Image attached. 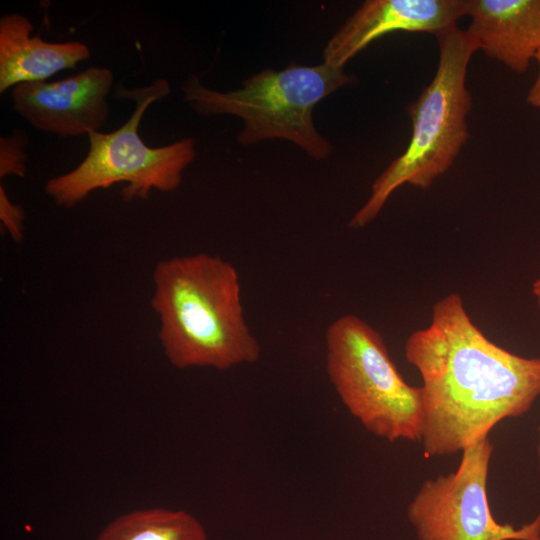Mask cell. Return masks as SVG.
<instances>
[{
    "label": "cell",
    "instance_id": "cell-1",
    "mask_svg": "<svg viewBox=\"0 0 540 540\" xmlns=\"http://www.w3.org/2000/svg\"><path fill=\"white\" fill-rule=\"evenodd\" d=\"M404 354L422 380L420 442L427 457L462 452L540 397V357L491 341L458 293L435 302L430 323L409 335Z\"/></svg>",
    "mask_w": 540,
    "mask_h": 540
},
{
    "label": "cell",
    "instance_id": "cell-2",
    "mask_svg": "<svg viewBox=\"0 0 540 540\" xmlns=\"http://www.w3.org/2000/svg\"><path fill=\"white\" fill-rule=\"evenodd\" d=\"M152 277L151 306L171 365L227 370L260 358L245 321L239 274L229 261L207 253L173 257L159 261Z\"/></svg>",
    "mask_w": 540,
    "mask_h": 540
},
{
    "label": "cell",
    "instance_id": "cell-3",
    "mask_svg": "<svg viewBox=\"0 0 540 540\" xmlns=\"http://www.w3.org/2000/svg\"><path fill=\"white\" fill-rule=\"evenodd\" d=\"M435 36L438 66L431 82L408 106L412 122L409 143L375 179L369 198L349 222L351 228H362L374 220L402 185L429 188L452 166L469 138L466 118L472 96L466 87V74L478 46L457 25Z\"/></svg>",
    "mask_w": 540,
    "mask_h": 540
},
{
    "label": "cell",
    "instance_id": "cell-4",
    "mask_svg": "<svg viewBox=\"0 0 540 540\" xmlns=\"http://www.w3.org/2000/svg\"><path fill=\"white\" fill-rule=\"evenodd\" d=\"M351 81L344 68L323 61L314 66L291 63L281 70L264 69L231 91L210 89L190 75L181 90L183 99L200 116L240 118L243 128L237 141L241 145L283 139L309 157L324 160L331 155L332 145L315 127L313 110Z\"/></svg>",
    "mask_w": 540,
    "mask_h": 540
},
{
    "label": "cell",
    "instance_id": "cell-5",
    "mask_svg": "<svg viewBox=\"0 0 540 540\" xmlns=\"http://www.w3.org/2000/svg\"><path fill=\"white\" fill-rule=\"evenodd\" d=\"M118 98L133 99L136 108L130 118L110 133L90 132L84 160L70 172L50 178L45 192L61 207L71 208L97 189L125 182L124 201L146 199L152 190L171 192L196 157V141L184 138L161 147H150L139 135L141 119L148 107L171 93L162 78L134 90L119 87Z\"/></svg>",
    "mask_w": 540,
    "mask_h": 540
},
{
    "label": "cell",
    "instance_id": "cell-6",
    "mask_svg": "<svg viewBox=\"0 0 540 540\" xmlns=\"http://www.w3.org/2000/svg\"><path fill=\"white\" fill-rule=\"evenodd\" d=\"M326 371L348 412L366 431L390 442H420V387L405 381L380 333L346 314L326 331Z\"/></svg>",
    "mask_w": 540,
    "mask_h": 540
},
{
    "label": "cell",
    "instance_id": "cell-7",
    "mask_svg": "<svg viewBox=\"0 0 540 540\" xmlns=\"http://www.w3.org/2000/svg\"><path fill=\"white\" fill-rule=\"evenodd\" d=\"M493 450L483 437L461 452L456 471L422 483L407 508L419 540H540V513L520 528L493 517L487 492Z\"/></svg>",
    "mask_w": 540,
    "mask_h": 540
},
{
    "label": "cell",
    "instance_id": "cell-8",
    "mask_svg": "<svg viewBox=\"0 0 540 540\" xmlns=\"http://www.w3.org/2000/svg\"><path fill=\"white\" fill-rule=\"evenodd\" d=\"M113 80L110 69L89 67L58 81L19 84L12 88V104L38 130L61 137L88 135L108 118Z\"/></svg>",
    "mask_w": 540,
    "mask_h": 540
},
{
    "label": "cell",
    "instance_id": "cell-9",
    "mask_svg": "<svg viewBox=\"0 0 540 540\" xmlns=\"http://www.w3.org/2000/svg\"><path fill=\"white\" fill-rule=\"evenodd\" d=\"M466 15V0H367L328 41L324 61L345 64L374 40L392 32L437 33Z\"/></svg>",
    "mask_w": 540,
    "mask_h": 540
},
{
    "label": "cell",
    "instance_id": "cell-10",
    "mask_svg": "<svg viewBox=\"0 0 540 540\" xmlns=\"http://www.w3.org/2000/svg\"><path fill=\"white\" fill-rule=\"evenodd\" d=\"M467 33L478 50L517 73L540 50V0H466Z\"/></svg>",
    "mask_w": 540,
    "mask_h": 540
},
{
    "label": "cell",
    "instance_id": "cell-11",
    "mask_svg": "<svg viewBox=\"0 0 540 540\" xmlns=\"http://www.w3.org/2000/svg\"><path fill=\"white\" fill-rule=\"evenodd\" d=\"M32 30V23L22 14L8 13L0 19L1 93L22 83L43 82L91 55L82 42H47L32 37Z\"/></svg>",
    "mask_w": 540,
    "mask_h": 540
},
{
    "label": "cell",
    "instance_id": "cell-12",
    "mask_svg": "<svg viewBox=\"0 0 540 540\" xmlns=\"http://www.w3.org/2000/svg\"><path fill=\"white\" fill-rule=\"evenodd\" d=\"M96 540H208L204 526L189 512L151 508L111 521Z\"/></svg>",
    "mask_w": 540,
    "mask_h": 540
},
{
    "label": "cell",
    "instance_id": "cell-13",
    "mask_svg": "<svg viewBox=\"0 0 540 540\" xmlns=\"http://www.w3.org/2000/svg\"><path fill=\"white\" fill-rule=\"evenodd\" d=\"M27 143L28 136L23 130L0 138V178L26 175L27 154L24 149Z\"/></svg>",
    "mask_w": 540,
    "mask_h": 540
},
{
    "label": "cell",
    "instance_id": "cell-14",
    "mask_svg": "<svg viewBox=\"0 0 540 540\" xmlns=\"http://www.w3.org/2000/svg\"><path fill=\"white\" fill-rule=\"evenodd\" d=\"M0 220L4 230L15 242L24 238L25 211L8 196L5 186H0Z\"/></svg>",
    "mask_w": 540,
    "mask_h": 540
},
{
    "label": "cell",
    "instance_id": "cell-15",
    "mask_svg": "<svg viewBox=\"0 0 540 540\" xmlns=\"http://www.w3.org/2000/svg\"><path fill=\"white\" fill-rule=\"evenodd\" d=\"M535 59L538 63V74L528 90L526 101L532 107L540 110V50L536 54Z\"/></svg>",
    "mask_w": 540,
    "mask_h": 540
},
{
    "label": "cell",
    "instance_id": "cell-16",
    "mask_svg": "<svg viewBox=\"0 0 540 540\" xmlns=\"http://www.w3.org/2000/svg\"><path fill=\"white\" fill-rule=\"evenodd\" d=\"M532 294L535 298V301L540 308V274L537 276V278L534 280L532 284Z\"/></svg>",
    "mask_w": 540,
    "mask_h": 540
},
{
    "label": "cell",
    "instance_id": "cell-17",
    "mask_svg": "<svg viewBox=\"0 0 540 540\" xmlns=\"http://www.w3.org/2000/svg\"><path fill=\"white\" fill-rule=\"evenodd\" d=\"M537 433H538V443H537L536 453H537L538 465L540 467V424L537 428Z\"/></svg>",
    "mask_w": 540,
    "mask_h": 540
}]
</instances>
